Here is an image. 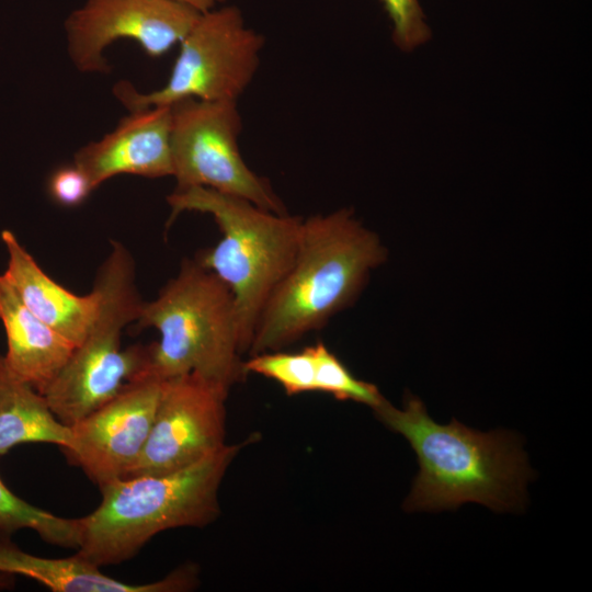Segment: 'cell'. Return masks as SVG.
<instances>
[{
    "label": "cell",
    "mask_w": 592,
    "mask_h": 592,
    "mask_svg": "<svg viewBox=\"0 0 592 592\" xmlns=\"http://www.w3.org/2000/svg\"><path fill=\"white\" fill-rule=\"evenodd\" d=\"M162 382L155 376L133 382L71 425V444L62 449L68 462L99 487L123 478L148 439Z\"/></svg>",
    "instance_id": "cell-10"
},
{
    "label": "cell",
    "mask_w": 592,
    "mask_h": 592,
    "mask_svg": "<svg viewBox=\"0 0 592 592\" xmlns=\"http://www.w3.org/2000/svg\"><path fill=\"white\" fill-rule=\"evenodd\" d=\"M226 444L177 471L119 478L100 486L101 502L79 517L77 555L98 567L129 560L157 534L204 527L220 513L218 491L232 460L248 443Z\"/></svg>",
    "instance_id": "cell-3"
},
{
    "label": "cell",
    "mask_w": 592,
    "mask_h": 592,
    "mask_svg": "<svg viewBox=\"0 0 592 592\" xmlns=\"http://www.w3.org/2000/svg\"><path fill=\"white\" fill-rule=\"evenodd\" d=\"M228 391L194 373L163 380L148 439L123 478L177 471L224 447Z\"/></svg>",
    "instance_id": "cell-8"
},
{
    "label": "cell",
    "mask_w": 592,
    "mask_h": 592,
    "mask_svg": "<svg viewBox=\"0 0 592 592\" xmlns=\"http://www.w3.org/2000/svg\"><path fill=\"white\" fill-rule=\"evenodd\" d=\"M170 221L180 213L209 214L223 237L196 262L231 292L241 353H248L259 316L295 259L303 218L263 209L248 200L193 186L174 190Z\"/></svg>",
    "instance_id": "cell-4"
},
{
    "label": "cell",
    "mask_w": 592,
    "mask_h": 592,
    "mask_svg": "<svg viewBox=\"0 0 592 592\" xmlns=\"http://www.w3.org/2000/svg\"><path fill=\"white\" fill-rule=\"evenodd\" d=\"M316 356L315 391H323L338 400H351L376 408L385 399L378 388L357 379L325 345H314Z\"/></svg>",
    "instance_id": "cell-18"
},
{
    "label": "cell",
    "mask_w": 592,
    "mask_h": 592,
    "mask_svg": "<svg viewBox=\"0 0 592 592\" xmlns=\"http://www.w3.org/2000/svg\"><path fill=\"white\" fill-rule=\"evenodd\" d=\"M386 255L350 208L303 218L293 264L264 305L248 353L281 350L321 329L355 301Z\"/></svg>",
    "instance_id": "cell-2"
},
{
    "label": "cell",
    "mask_w": 592,
    "mask_h": 592,
    "mask_svg": "<svg viewBox=\"0 0 592 592\" xmlns=\"http://www.w3.org/2000/svg\"><path fill=\"white\" fill-rule=\"evenodd\" d=\"M15 576L11 573L0 572V591L12 589L14 587Z\"/></svg>",
    "instance_id": "cell-22"
},
{
    "label": "cell",
    "mask_w": 592,
    "mask_h": 592,
    "mask_svg": "<svg viewBox=\"0 0 592 592\" xmlns=\"http://www.w3.org/2000/svg\"><path fill=\"white\" fill-rule=\"evenodd\" d=\"M0 320L7 334V366L43 395L76 345L35 316L3 274L0 275Z\"/></svg>",
    "instance_id": "cell-13"
},
{
    "label": "cell",
    "mask_w": 592,
    "mask_h": 592,
    "mask_svg": "<svg viewBox=\"0 0 592 592\" xmlns=\"http://www.w3.org/2000/svg\"><path fill=\"white\" fill-rule=\"evenodd\" d=\"M179 45L161 89L141 93L127 81L116 83L114 94L129 112L187 98L237 101L257 73L264 37L246 25L237 7L226 5L201 13Z\"/></svg>",
    "instance_id": "cell-6"
},
{
    "label": "cell",
    "mask_w": 592,
    "mask_h": 592,
    "mask_svg": "<svg viewBox=\"0 0 592 592\" xmlns=\"http://www.w3.org/2000/svg\"><path fill=\"white\" fill-rule=\"evenodd\" d=\"M201 13L175 0H86L65 21L67 49L82 72L106 73L107 46L136 42L150 58L179 45Z\"/></svg>",
    "instance_id": "cell-9"
},
{
    "label": "cell",
    "mask_w": 592,
    "mask_h": 592,
    "mask_svg": "<svg viewBox=\"0 0 592 592\" xmlns=\"http://www.w3.org/2000/svg\"><path fill=\"white\" fill-rule=\"evenodd\" d=\"M70 426L57 419L44 395L14 375L0 355V455L21 443L70 446Z\"/></svg>",
    "instance_id": "cell-15"
},
{
    "label": "cell",
    "mask_w": 592,
    "mask_h": 592,
    "mask_svg": "<svg viewBox=\"0 0 592 592\" xmlns=\"http://www.w3.org/2000/svg\"><path fill=\"white\" fill-rule=\"evenodd\" d=\"M0 572L24 576L55 592H177L191 587V577L183 568L153 582L127 583L104 574L101 567L77 554L41 557L22 550L10 537H0Z\"/></svg>",
    "instance_id": "cell-14"
},
{
    "label": "cell",
    "mask_w": 592,
    "mask_h": 592,
    "mask_svg": "<svg viewBox=\"0 0 592 592\" xmlns=\"http://www.w3.org/2000/svg\"><path fill=\"white\" fill-rule=\"evenodd\" d=\"M169 106L175 190L208 187L287 214L269 181L254 173L241 157L238 138L242 122L237 101L187 98Z\"/></svg>",
    "instance_id": "cell-7"
},
{
    "label": "cell",
    "mask_w": 592,
    "mask_h": 592,
    "mask_svg": "<svg viewBox=\"0 0 592 592\" xmlns=\"http://www.w3.org/2000/svg\"><path fill=\"white\" fill-rule=\"evenodd\" d=\"M170 106L129 112L102 139L81 147L73 162L95 190L119 174L145 178L172 175Z\"/></svg>",
    "instance_id": "cell-11"
},
{
    "label": "cell",
    "mask_w": 592,
    "mask_h": 592,
    "mask_svg": "<svg viewBox=\"0 0 592 592\" xmlns=\"http://www.w3.org/2000/svg\"><path fill=\"white\" fill-rule=\"evenodd\" d=\"M247 374L275 380L288 396L315 391L316 356L314 345L299 352L267 351L243 361Z\"/></svg>",
    "instance_id": "cell-17"
},
{
    "label": "cell",
    "mask_w": 592,
    "mask_h": 592,
    "mask_svg": "<svg viewBox=\"0 0 592 592\" xmlns=\"http://www.w3.org/2000/svg\"><path fill=\"white\" fill-rule=\"evenodd\" d=\"M22 528L33 530L46 543L78 548V519L57 516L15 496L0 477V537H11Z\"/></svg>",
    "instance_id": "cell-16"
},
{
    "label": "cell",
    "mask_w": 592,
    "mask_h": 592,
    "mask_svg": "<svg viewBox=\"0 0 592 592\" xmlns=\"http://www.w3.org/2000/svg\"><path fill=\"white\" fill-rule=\"evenodd\" d=\"M391 23L395 46L410 53L429 42L432 31L419 0H379Z\"/></svg>",
    "instance_id": "cell-19"
},
{
    "label": "cell",
    "mask_w": 592,
    "mask_h": 592,
    "mask_svg": "<svg viewBox=\"0 0 592 592\" xmlns=\"http://www.w3.org/2000/svg\"><path fill=\"white\" fill-rule=\"evenodd\" d=\"M47 191L58 205L73 207L82 204L93 191L87 174L75 163L55 169L48 178Z\"/></svg>",
    "instance_id": "cell-20"
},
{
    "label": "cell",
    "mask_w": 592,
    "mask_h": 592,
    "mask_svg": "<svg viewBox=\"0 0 592 592\" xmlns=\"http://www.w3.org/2000/svg\"><path fill=\"white\" fill-rule=\"evenodd\" d=\"M138 329L156 328L150 374L161 380L194 373L230 389L248 375L229 288L196 260H185L151 301H144Z\"/></svg>",
    "instance_id": "cell-5"
},
{
    "label": "cell",
    "mask_w": 592,
    "mask_h": 592,
    "mask_svg": "<svg viewBox=\"0 0 592 592\" xmlns=\"http://www.w3.org/2000/svg\"><path fill=\"white\" fill-rule=\"evenodd\" d=\"M1 239L9 253L3 276L35 316L78 346L96 316L98 293L69 292L39 267L12 231L3 230Z\"/></svg>",
    "instance_id": "cell-12"
},
{
    "label": "cell",
    "mask_w": 592,
    "mask_h": 592,
    "mask_svg": "<svg viewBox=\"0 0 592 592\" xmlns=\"http://www.w3.org/2000/svg\"><path fill=\"white\" fill-rule=\"evenodd\" d=\"M180 3L186 4L200 13L207 12L216 7L218 3H223L226 0H175Z\"/></svg>",
    "instance_id": "cell-21"
},
{
    "label": "cell",
    "mask_w": 592,
    "mask_h": 592,
    "mask_svg": "<svg viewBox=\"0 0 592 592\" xmlns=\"http://www.w3.org/2000/svg\"><path fill=\"white\" fill-rule=\"evenodd\" d=\"M373 410L389 430L407 439L418 457L420 470L405 510H454L466 502L499 512L523 506L533 474L513 433L481 432L455 419L439 424L412 395L406 396L403 409L384 399Z\"/></svg>",
    "instance_id": "cell-1"
}]
</instances>
